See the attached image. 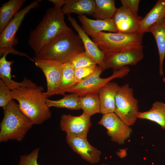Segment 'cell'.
<instances>
[{"label": "cell", "instance_id": "18", "mask_svg": "<svg viewBox=\"0 0 165 165\" xmlns=\"http://www.w3.org/2000/svg\"><path fill=\"white\" fill-rule=\"evenodd\" d=\"M7 55H3L0 59V77L9 88L12 90L22 87L37 86L35 83L26 77H24V80L20 82L12 79L11 66L14 62L7 61L6 59Z\"/></svg>", "mask_w": 165, "mask_h": 165}, {"label": "cell", "instance_id": "15", "mask_svg": "<svg viewBox=\"0 0 165 165\" xmlns=\"http://www.w3.org/2000/svg\"><path fill=\"white\" fill-rule=\"evenodd\" d=\"M68 18L81 39L85 52L97 64L103 68L105 70L104 62L105 54L90 38L75 18L70 16H68Z\"/></svg>", "mask_w": 165, "mask_h": 165}, {"label": "cell", "instance_id": "17", "mask_svg": "<svg viewBox=\"0 0 165 165\" xmlns=\"http://www.w3.org/2000/svg\"><path fill=\"white\" fill-rule=\"evenodd\" d=\"M119 87L116 82H110L100 89L98 94L101 113L104 115L115 112L116 97Z\"/></svg>", "mask_w": 165, "mask_h": 165}, {"label": "cell", "instance_id": "11", "mask_svg": "<svg viewBox=\"0 0 165 165\" xmlns=\"http://www.w3.org/2000/svg\"><path fill=\"white\" fill-rule=\"evenodd\" d=\"M33 60L35 65L42 70L46 77L48 97L56 95L61 79L62 64L52 60Z\"/></svg>", "mask_w": 165, "mask_h": 165}, {"label": "cell", "instance_id": "23", "mask_svg": "<svg viewBox=\"0 0 165 165\" xmlns=\"http://www.w3.org/2000/svg\"><path fill=\"white\" fill-rule=\"evenodd\" d=\"M138 118L150 120L157 123L165 130V103L156 101L148 111L139 112Z\"/></svg>", "mask_w": 165, "mask_h": 165}, {"label": "cell", "instance_id": "26", "mask_svg": "<svg viewBox=\"0 0 165 165\" xmlns=\"http://www.w3.org/2000/svg\"><path fill=\"white\" fill-rule=\"evenodd\" d=\"M81 109L83 113L90 117L97 113H101L100 101L98 94L90 93L79 97Z\"/></svg>", "mask_w": 165, "mask_h": 165}, {"label": "cell", "instance_id": "19", "mask_svg": "<svg viewBox=\"0 0 165 165\" xmlns=\"http://www.w3.org/2000/svg\"><path fill=\"white\" fill-rule=\"evenodd\" d=\"M165 19V0H158L141 21L138 32L144 34L151 26Z\"/></svg>", "mask_w": 165, "mask_h": 165}, {"label": "cell", "instance_id": "13", "mask_svg": "<svg viewBox=\"0 0 165 165\" xmlns=\"http://www.w3.org/2000/svg\"><path fill=\"white\" fill-rule=\"evenodd\" d=\"M143 18L134 14L126 6L121 5L117 9L112 19L118 32L130 34L138 32L140 23Z\"/></svg>", "mask_w": 165, "mask_h": 165}, {"label": "cell", "instance_id": "25", "mask_svg": "<svg viewBox=\"0 0 165 165\" xmlns=\"http://www.w3.org/2000/svg\"><path fill=\"white\" fill-rule=\"evenodd\" d=\"M93 16L97 20L112 19L117 9L114 0H95Z\"/></svg>", "mask_w": 165, "mask_h": 165}, {"label": "cell", "instance_id": "14", "mask_svg": "<svg viewBox=\"0 0 165 165\" xmlns=\"http://www.w3.org/2000/svg\"><path fill=\"white\" fill-rule=\"evenodd\" d=\"M66 140L72 149L86 161L94 164L100 160L101 152L91 146L88 142L87 138L67 135Z\"/></svg>", "mask_w": 165, "mask_h": 165}, {"label": "cell", "instance_id": "33", "mask_svg": "<svg viewBox=\"0 0 165 165\" xmlns=\"http://www.w3.org/2000/svg\"><path fill=\"white\" fill-rule=\"evenodd\" d=\"M50 2L53 3L54 6L61 7L64 5L66 0H49Z\"/></svg>", "mask_w": 165, "mask_h": 165}, {"label": "cell", "instance_id": "3", "mask_svg": "<svg viewBox=\"0 0 165 165\" xmlns=\"http://www.w3.org/2000/svg\"><path fill=\"white\" fill-rule=\"evenodd\" d=\"M83 51L85 49L81 39L71 30L62 34L47 44L35 54L33 60L54 61L63 64Z\"/></svg>", "mask_w": 165, "mask_h": 165}, {"label": "cell", "instance_id": "12", "mask_svg": "<svg viewBox=\"0 0 165 165\" xmlns=\"http://www.w3.org/2000/svg\"><path fill=\"white\" fill-rule=\"evenodd\" d=\"M60 126L67 135L87 138L91 126L90 117L83 113L79 116L63 114L61 118Z\"/></svg>", "mask_w": 165, "mask_h": 165}, {"label": "cell", "instance_id": "2", "mask_svg": "<svg viewBox=\"0 0 165 165\" xmlns=\"http://www.w3.org/2000/svg\"><path fill=\"white\" fill-rule=\"evenodd\" d=\"M43 87H22L11 90L13 99L17 101L22 112L33 124L39 125L50 119L51 112L46 100L48 98Z\"/></svg>", "mask_w": 165, "mask_h": 165}, {"label": "cell", "instance_id": "5", "mask_svg": "<svg viewBox=\"0 0 165 165\" xmlns=\"http://www.w3.org/2000/svg\"><path fill=\"white\" fill-rule=\"evenodd\" d=\"M144 34L101 32L92 40L105 54L127 51L142 46Z\"/></svg>", "mask_w": 165, "mask_h": 165}, {"label": "cell", "instance_id": "34", "mask_svg": "<svg viewBox=\"0 0 165 165\" xmlns=\"http://www.w3.org/2000/svg\"><path fill=\"white\" fill-rule=\"evenodd\" d=\"M163 82L165 83V78L163 77Z\"/></svg>", "mask_w": 165, "mask_h": 165}, {"label": "cell", "instance_id": "16", "mask_svg": "<svg viewBox=\"0 0 165 165\" xmlns=\"http://www.w3.org/2000/svg\"><path fill=\"white\" fill-rule=\"evenodd\" d=\"M78 17L84 32L91 37L95 36L103 31L118 32L117 28L112 19L95 20L90 19L84 15H79Z\"/></svg>", "mask_w": 165, "mask_h": 165}, {"label": "cell", "instance_id": "4", "mask_svg": "<svg viewBox=\"0 0 165 165\" xmlns=\"http://www.w3.org/2000/svg\"><path fill=\"white\" fill-rule=\"evenodd\" d=\"M3 108L4 116L0 125V142L10 140L21 141L33 124L14 100Z\"/></svg>", "mask_w": 165, "mask_h": 165}, {"label": "cell", "instance_id": "35", "mask_svg": "<svg viewBox=\"0 0 165 165\" xmlns=\"http://www.w3.org/2000/svg\"><path fill=\"white\" fill-rule=\"evenodd\" d=\"M101 165H108L107 164H101Z\"/></svg>", "mask_w": 165, "mask_h": 165}, {"label": "cell", "instance_id": "7", "mask_svg": "<svg viewBox=\"0 0 165 165\" xmlns=\"http://www.w3.org/2000/svg\"><path fill=\"white\" fill-rule=\"evenodd\" d=\"M115 113L129 126L135 122L139 112L138 102L127 84L120 86L116 97Z\"/></svg>", "mask_w": 165, "mask_h": 165}, {"label": "cell", "instance_id": "6", "mask_svg": "<svg viewBox=\"0 0 165 165\" xmlns=\"http://www.w3.org/2000/svg\"><path fill=\"white\" fill-rule=\"evenodd\" d=\"M41 1L38 0L34 1L19 11L0 33V56L11 53L26 57L30 60L31 59L26 53L19 52L14 48L13 47L18 43V40L15 35L26 15L32 9L38 7Z\"/></svg>", "mask_w": 165, "mask_h": 165}, {"label": "cell", "instance_id": "9", "mask_svg": "<svg viewBox=\"0 0 165 165\" xmlns=\"http://www.w3.org/2000/svg\"><path fill=\"white\" fill-rule=\"evenodd\" d=\"M144 57L143 46L130 50L106 54L104 59V69L117 70L128 65H135Z\"/></svg>", "mask_w": 165, "mask_h": 165}, {"label": "cell", "instance_id": "31", "mask_svg": "<svg viewBox=\"0 0 165 165\" xmlns=\"http://www.w3.org/2000/svg\"><path fill=\"white\" fill-rule=\"evenodd\" d=\"M39 149H35L28 154L20 156L18 165H39L37 162Z\"/></svg>", "mask_w": 165, "mask_h": 165}, {"label": "cell", "instance_id": "1", "mask_svg": "<svg viewBox=\"0 0 165 165\" xmlns=\"http://www.w3.org/2000/svg\"><path fill=\"white\" fill-rule=\"evenodd\" d=\"M61 7L48 9L37 27L31 30L28 44L35 54L62 34L72 29L66 24Z\"/></svg>", "mask_w": 165, "mask_h": 165}, {"label": "cell", "instance_id": "27", "mask_svg": "<svg viewBox=\"0 0 165 165\" xmlns=\"http://www.w3.org/2000/svg\"><path fill=\"white\" fill-rule=\"evenodd\" d=\"M46 105L50 108L54 107L59 108H65L71 110L81 109L79 103V97L76 94L71 93L64 95L60 99L52 100L47 98L46 100Z\"/></svg>", "mask_w": 165, "mask_h": 165}, {"label": "cell", "instance_id": "30", "mask_svg": "<svg viewBox=\"0 0 165 165\" xmlns=\"http://www.w3.org/2000/svg\"><path fill=\"white\" fill-rule=\"evenodd\" d=\"M13 100L11 90L1 79H0V106L3 108Z\"/></svg>", "mask_w": 165, "mask_h": 165}, {"label": "cell", "instance_id": "21", "mask_svg": "<svg viewBox=\"0 0 165 165\" xmlns=\"http://www.w3.org/2000/svg\"><path fill=\"white\" fill-rule=\"evenodd\" d=\"M95 8L94 0H66L61 9L64 14L75 13L92 15Z\"/></svg>", "mask_w": 165, "mask_h": 165}, {"label": "cell", "instance_id": "24", "mask_svg": "<svg viewBox=\"0 0 165 165\" xmlns=\"http://www.w3.org/2000/svg\"><path fill=\"white\" fill-rule=\"evenodd\" d=\"M75 70L69 61L62 64L61 79L56 94L65 95L70 88L77 84L75 79Z\"/></svg>", "mask_w": 165, "mask_h": 165}, {"label": "cell", "instance_id": "32", "mask_svg": "<svg viewBox=\"0 0 165 165\" xmlns=\"http://www.w3.org/2000/svg\"><path fill=\"white\" fill-rule=\"evenodd\" d=\"M140 0H121L122 5L127 6L135 15H138Z\"/></svg>", "mask_w": 165, "mask_h": 165}, {"label": "cell", "instance_id": "28", "mask_svg": "<svg viewBox=\"0 0 165 165\" xmlns=\"http://www.w3.org/2000/svg\"><path fill=\"white\" fill-rule=\"evenodd\" d=\"M69 62L75 69L97 64L85 51L77 53L71 59Z\"/></svg>", "mask_w": 165, "mask_h": 165}, {"label": "cell", "instance_id": "10", "mask_svg": "<svg viewBox=\"0 0 165 165\" xmlns=\"http://www.w3.org/2000/svg\"><path fill=\"white\" fill-rule=\"evenodd\" d=\"M98 124L107 130V133L111 140L119 144L124 143L130 136L132 130L114 113L103 115Z\"/></svg>", "mask_w": 165, "mask_h": 165}, {"label": "cell", "instance_id": "20", "mask_svg": "<svg viewBox=\"0 0 165 165\" xmlns=\"http://www.w3.org/2000/svg\"><path fill=\"white\" fill-rule=\"evenodd\" d=\"M147 32L151 33L155 39L159 57V73L163 75V66L165 57V19L151 26Z\"/></svg>", "mask_w": 165, "mask_h": 165}, {"label": "cell", "instance_id": "8", "mask_svg": "<svg viewBox=\"0 0 165 165\" xmlns=\"http://www.w3.org/2000/svg\"><path fill=\"white\" fill-rule=\"evenodd\" d=\"M104 70L98 65L95 72L83 81L77 83L70 88L67 92L74 93L79 97L90 93L98 94L100 89L106 84L116 78H122L127 75L130 70L128 66L117 70H115L109 77L103 78L100 76Z\"/></svg>", "mask_w": 165, "mask_h": 165}, {"label": "cell", "instance_id": "22", "mask_svg": "<svg viewBox=\"0 0 165 165\" xmlns=\"http://www.w3.org/2000/svg\"><path fill=\"white\" fill-rule=\"evenodd\" d=\"M26 0H10L2 5L0 8V33L19 11Z\"/></svg>", "mask_w": 165, "mask_h": 165}, {"label": "cell", "instance_id": "29", "mask_svg": "<svg viewBox=\"0 0 165 165\" xmlns=\"http://www.w3.org/2000/svg\"><path fill=\"white\" fill-rule=\"evenodd\" d=\"M97 67V65H93L75 69V79L76 83L83 81L93 75Z\"/></svg>", "mask_w": 165, "mask_h": 165}]
</instances>
